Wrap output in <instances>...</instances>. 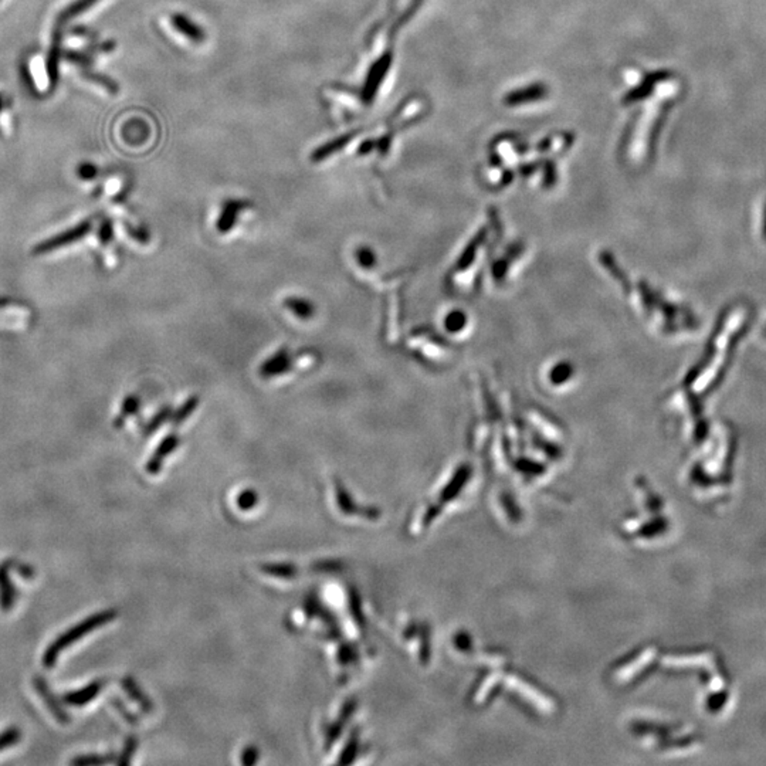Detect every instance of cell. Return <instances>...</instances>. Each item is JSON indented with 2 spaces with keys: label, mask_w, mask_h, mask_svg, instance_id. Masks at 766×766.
<instances>
[{
  "label": "cell",
  "mask_w": 766,
  "mask_h": 766,
  "mask_svg": "<svg viewBox=\"0 0 766 766\" xmlns=\"http://www.w3.org/2000/svg\"><path fill=\"white\" fill-rule=\"evenodd\" d=\"M12 566L13 561L10 559L0 564V607L3 612L12 611L16 602V588L10 579Z\"/></svg>",
  "instance_id": "obj_5"
},
{
  "label": "cell",
  "mask_w": 766,
  "mask_h": 766,
  "mask_svg": "<svg viewBox=\"0 0 766 766\" xmlns=\"http://www.w3.org/2000/svg\"><path fill=\"white\" fill-rule=\"evenodd\" d=\"M390 66H392V50L389 48L383 51V55L367 70L362 93H361V98L363 104L371 105L376 99V95L390 70Z\"/></svg>",
  "instance_id": "obj_2"
},
{
  "label": "cell",
  "mask_w": 766,
  "mask_h": 766,
  "mask_svg": "<svg viewBox=\"0 0 766 766\" xmlns=\"http://www.w3.org/2000/svg\"><path fill=\"white\" fill-rule=\"evenodd\" d=\"M33 684H35L36 691L39 693V696H40V698L43 700V702L47 705V708H48V711L52 714V717H55L59 722H61V724H64V725H66V724H70V720H71L70 716L67 714L66 709H64L63 705L60 704V701L56 698V696L52 694V691L50 690V687H48L47 681H46L43 677L36 676V677L33 678Z\"/></svg>",
  "instance_id": "obj_4"
},
{
  "label": "cell",
  "mask_w": 766,
  "mask_h": 766,
  "mask_svg": "<svg viewBox=\"0 0 766 766\" xmlns=\"http://www.w3.org/2000/svg\"><path fill=\"white\" fill-rule=\"evenodd\" d=\"M178 444H179V439H178L176 434H169V436H166V437L162 440V443L160 444V447L156 448V452H155V454L152 456V459L149 460V463L146 464V471H148L149 474H157V472H160V470H161V467H162V463H164L165 457L169 456V454H172V453L175 452V448L178 447Z\"/></svg>",
  "instance_id": "obj_8"
},
{
  "label": "cell",
  "mask_w": 766,
  "mask_h": 766,
  "mask_svg": "<svg viewBox=\"0 0 766 766\" xmlns=\"http://www.w3.org/2000/svg\"><path fill=\"white\" fill-rule=\"evenodd\" d=\"M356 260L359 266L365 270H371L374 269V266H376V254L367 246H362L356 250Z\"/></svg>",
  "instance_id": "obj_16"
},
{
  "label": "cell",
  "mask_w": 766,
  "mask_h": 766,
  "mask_svg": "<svg viewBox=\"0 0 766 766\" xmlns=\"http://www.w3.org/2000/svg\"><path fill=\"white\" fill-rule=\"evenodd\" d=\"M114 754L107 755H80L71 760L73 765L77 766H95V765H105L114 760Z\"/></svg>",
  "instance_id": "obj_15"
},
{
  "label": "cell",
  "mask_w": 766,
  "mask_h": 766,
  "mask_svg": "<svg viewBox=\"0 0 766 766\" xmlns=\"http://www.w3.org/2000/svg\"><path fill=\"white\" fill-rule=\"evenodd\" d=\"M355 135H356L355 132H350V134L341 135V137H338V138H335V140H332V141H329V142L321 145L320 148H316V149L312 152V155H311V161H312V162H321V161L327 160V157L332 156V155H334L335 152H338L339 149L345 148V146L350 144V141H351Z\"/></svg>",
  "instance_id": "obj_10"
},
{
  "label": "cell",
  "mask_w": 766,
  "mask_h": 766,
  "mask_svg": "<svg viewBox=\"0 0 766 766\" xmlns=\"http://www.w3.org/2000/svg\"><path fill=\"white\" fill-rule=\"evenodd\" d=\"M246 206H247V203H245L242 200H227V202H224L222 213H220L219 220H218V230L222 234L230 231L234 227L236 222H237V216L240 215V212Z\"/></svg>",
  "instance_id": "obj_9"
},
{
  "label": "cell",
  "mask_w": 766,
  "mask_h": 766,
  "mask_svg": "<svg viewBox=\"0 0 766 766\" xmlns=\"http://www.w3.org/2000/svg\"><path fill=\"white\" fill-rule=\"evenodd\" d=\"M172 28L184 39H188L193 44H202L206 41V32L202 26H199L195 20H192L188 15L184 13H173L169 17Z\"/></svg>",
  "instance_id": "obj_3"
},
{
  "label": "cell",
  "mask_w": 766,
  "mask_h": 766,
  "mask_svg": "<svg viewBox=\"0 0 766 766\" xmlns=\"http://www.w3.org/2000/svg\"><path fill=\"white\" fill-rule=\"evenodd\" d=\"M257 499L258 497L254 490H245L237 498V504L242 510H251L257 504Z\"/></svg>",
  "instance_id": "obj_20"
},
{
  "label": "cell",
  "mask_w": 766,
  "mask_h": 766,
  "mask_svg": "<svg viewBox=\"0 0 766 766\" xmlns=\"http://www.w3.org/2000/svg\"><path fill=\"white\" fill-rule=\"evenodd\" d=\"M198 406H199V398L198 396H192V398H189L176 410V413L173 414V423L175 425L183 423L184 420H188L191 417V414H193Z\"/></svg>",
  "instance_id": "obj_14"
},
{
  "label": "cell",
  "mask_w": 766,
  "mask_h": 766,
  "mask_svg": "<svg viewBox=\"0 0 766 766\" xmlns=\"http://www.w3.org/2000/svg\"><path fill=\"white\" fill-rule=\"evenodd\" d=\"M289 369H291V356H289L285 348H281L267 361H264V363L260 366V375L266 379L276 378L287 374Z\"/></svg>",
  "instance_id": "obj_6"
},
{
  "label": "cell",
  "mask_w": 766,
  "mask_h": 766,
  "mask_svg": "<svg viewBox=\"0 0 766 766\" xmlns=\"http://www.w3.org/2000/svg\"><path fill=\"white\" fill-rule=\"evenodd\" d=\"M284 305L289 311H291L296 316H298L300 320H309V318H312L314 314H315L314 304L307 298L288 297V298L284 300Z\"/></svg>",
  "instance_id": "obj_11"
},
{
  "label": "cell",
  "mask_w": 766,
  "mask_h": 766,
  "mask_svg": "<svg viewBox=\"0 0 766 766\" xmlns=\"http://www.w3.org/2000/svg\"><path fill=\"white\" fill-rule=\"evenodd\" d=\"M256 759H257V749L253 748V747H250V748H247V749L245 751L242 762H243L245 765H253V763L256 762Z\"/></svg>",
  "instance_id": "obj_25"
},
{
  "label": "cell",
  "mask_w": 766,
  "mask_h": 766,
  "mask_svg": "<svg viewBox=\"0 0 766 766\" xmlns=\"http://www.w3.org/2000/svg\"><path fill=\"white\" fill-rule=\"evenodd\" d=\"M137 748H138V741H137V739H135V738H128V741H126V744H125V747H124V751H122V754L119 755V759L117 760L118 765H128V763L131 762L132 755H134V752L137 751Z\"/></svg>",
  "instance_id": "obj_21"
},
{
  "label": "cell",
  "mask_w": 766,
  "mask_h": 766,
  "mask_svg": "<svg viewBox=\"0 0 766 766\" xmlns=\"http://www.w3.org/2000/svg\"><path fill=\"white\" fill-rule=\"evenodd\" d=\"M262 569L269 575L284 577V579H291L297 575V568H294L293 565H267V566H262Z\"/></svg>",
  "instance_id": "obj_18"
},
{
  "label": "cell",
  "mask_w": 766,
  "mask_h": 766,
  "mask_svg": "<svg viewBox=\"0 0 766 766\" xmlns=\"http://www.w3.org/2000/svg\"><path fill=\"white\" fill-rule=\"evenodd\" d=\"M115 617H117L115 611H104V612H98L93 616H88L82 623L73 626L71 629H68L66 633H63L61 636H59L55 642H52L46 649L44 654H43V658H41L43 666L46 669H52L56 666L59 655L61 654L63 650L73 646L77 640L86 638L88 633L94 631L95 629L113 622Z\"/></svg>",
  "instance_id": "obj_1"
},
{
  "label": "cell",
  "mask_w": 766,
  "mask_h": 766,
  "mask_svg": "<svg viewBox=\"0 0 766 766\" xmlns=\"http://www.w3.org/2000/svg\"><path fill=\"white\" fill-rule=\"evenodd\" d=\"M20 739V731L17 728H9L0 734V751L16 745Z\"/></svg>",
  "instance_id": "obj_19"
},
{
  "label": "cell",
  "mask_w": 766,
  "mask_h": 766,
  "mask_svg": "<svg viewBox=\"0 0 766 766\" xmlns=\"http://www.w3.org/2000/svg\"><path fill=\"white\" fill-rule=\"evenodd\" d=\"M122 685H124V690L128 693V696H129L132 700H134V701H137V702L142 707V709L149 711V709L152 708L151 701L144 696V693L141 691V689L138 687V684H137L134 680L129 678V677H128V678H124Z\"/></svg>",
  "instance_id": "obj_12"
},
{
  "label": "cell",
  "mask_w": 766,
  "mask_h": 766,
  "mask_svg": "<svg viewBox=\"0 0 766 766\" xmlns=\"http://www.w3.org/2000/svg\"><path fill=\"white\" fill-rule=\"evenodd\" d=\"M97 2H99V0H75V2H73L67 9H64L60 13V19L63 21L71 20V19L77 17L78 15H82V13L87 12L88 9H91Z\"/></svg>",
  "instance_id": "obj_13"
},
{
  "label": "cell",
  "mask_w": 766,
  "mask_h": 766,
  "mask_svg": "<svg viewBox=\"0 0 766 766\" xmlns=\"http://www.w3.org/2000/svg\"><path fill=\"white\" fill-rule=\"evenodd\" d=\"M87 78H88V80H90V82L98 83V84H99L101 87H104L105 90H107V91H110V93H117V91H118V87H117V84H115V83H114L113 80H110V78H108V77H104V75H97L95 73H91V74H87Z\"/></svg>",
  "instance_id": "obj_22"
},
{
  "label": "cell",
  "mask_w": 766,
  "mask_h": 766,
  "mask_svg": "<svg viewBox=\"0 0 766 766\" xmlns=\"http://www.w3.org/2000/svg\"><path fill=\"white\" fill-rule=\"evenodd\" d=\"M168 416H169V410H168V409H165V410H164L162 413H160V414H157V416H156V417L153 419V421H152V423H151V429H149V432L155 430L156 428H160V425H162V423H164V421H165V420L168 419Z\"/></svg>",
  "instance_id": "obj_26"
},
{
  "label": "cell",
  "mask_w": 766,
  "mask_h": 766,
  "mask_svg": "<svg viewBox=\"0 0 766 766\" xmlns=\"http://www.w3.org/2000/svg\"><path fill=\"white\" fill-rule=\"evenodd\" d=\"M336 499H338V506H339V508L343 514L356 513V508L354 506L352 498L348 495L345 488H343L342 484H339V483H336Z\"/></svg>",
  "instance_id": "obj_17"
},
{
  "label": "cell",
  "mask_w": 766,
  "mask_h": 766,
  "mask_svg": "<svg viewBox=\"0 0 766 766\" xmlns=\"http://www.w3.org/2000/svg\"><path fill=\"white\" fill-rule=\"evenodd\" d=\"M104 687V681L102 680H95L93 682H90L88 685H86L84 689L82 690H75L71 693H67L63 696L64 702H67L68 705L73 707H83L88 702H91L102 690Z\"/></svg>",
  "instance_id": "obj_7"
},
{
  "label": "cell",
  "mask_w": 766,
  "mask_h": 766,
  "mask_svg": "<svg viewBox=\"0 0 766 766\" xmlns=\"http://www.w3.org/2000/svg\"><path fill=\"white\" fill-rule=\"evenodd\" d=\"M13 566L16 568L17 573H19L20 576H23L24 579H33L35 575H36V573H35V569H33L32 566H29V565H26V564H16V561H15V562H13Z\"/></svg>",
  "instance_id": "obj_24"
},
{
  "label": "cell",
  "mask_w": 766,
  "mask_h": 766,
  "mask_svg": "<svg viewBox=\"0 0 766 766\" xmlns=\"http://www.w3.org/2000/svg\"><path fill=\"white\" fill-rule=\"evenodd\" d=\"M356 749H358V739H356V736H352L350 739L347 748L343 749V754H342V758L339 759V763H351L355 759Z\"/></svg>",
  "instance_id": "obj_23"
}]
</instances>
